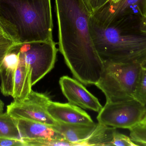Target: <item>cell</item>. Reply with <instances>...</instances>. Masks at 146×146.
Masks as SVG:
<instances>
[{
    "label": "cell",
    "instance_id": "obj_11",
    "mask_svg": "<svg viewBox=\"0 0 146 146\" xmlns=\"http://www.w3.org/2000/svg\"><path fill=\"white\" fill-rule=\"evenodd\" d=\"M50 116L57 123L66 124H94L91 117L80 107L70 103L50 101L48 108Z\"/></svg>",
    "mask_w": 146,
    "mask_h": 146
},
{
    "label": "cell",
    "instance_id": "obj_6",
    "mask_svg": "<svg viewBox=\"0 0 146 146\" xmlns=\"http://www.w3.org/2000/svg\"><path fill=\"white\" fill-rule=\"evenodd\" d=\"M54 40L19 43L17 49L30 67L33 86L54 67L58 49Z\"/></svg>",
    "mask_w": 146,
    "mask_h": 146
},
{
    "label": "cell",
    "instance_id": "obj_5",
    "mask_svg": "<svg viewBox=\"0 0 146 146\" xmlns=\"http://www.w3.org/2000/svg\"><path fill=\"white\" fill-rule=\"evenodd\" d=\"M146 15V0H119L109 1L92 15L103 25L139 26Z\"/></svg>",
    "mask_w": 146,
    "mask_h": 146
},
{
    "label": "cell",
    "instance_id": "obj_14",
    "mask_svg": "<svg viewBox=\"0 0 146 146\" xmlns=\"http://www.w3.org/2000/svg\"><path fill=\"white\" fill-rule=\"evenodd\" d=\"M97 123L93 124H66L59 123L54 128L60 132L71 146L79 145L92 133Z\"/></svg>",
    "mask_w": 146,
    "mask_h": 146
},
{
    "label": "cell",
    "instance_id": "obj_16",
    "mask_svg": "<svg viewBox=\"0 0 146 146\" xmlns=\"http://www.w3.org/2000/svg\"><path fill=\"white\" fill-rule=\"evenodd\" d=\"M19 43L11 31L0 19V69L8 53Z\"/></svg>",
    "mask_w": 146,
    "mask_h": 146
},
{
    "label": "cell",
    "instance_id": "obj_21",
    "mask_svg": "<svg viewBox=\"0 0 146 146\" xmlns=\"http://www.w3.org/2000/svg\"><path fill=\"white\" fill-rule=\"evenodd\" d=\"M25 146L21 139L0 138V146Z\"/></svg>",
    "mask_w": 146,
    "mask_h": 146
},
{
    "label": "cell",
    "instance_id": "obj_20",
    "mask_svg": "<svg viewBox=\"0 0 146 146\" xmlns=\"http://www.w3.org/2000/svg\"><path fill=\"white\" fill-rule=\"evenodd\" d=\"M138 146L131 139L130 137L117 131H114L110 146Z\"/></svg>",
    "mask_w": 146,
    "mask_h": 146
},
{
    "label": "cell",
    "instance_id": "obj_7",
    "mask_svg": "<svg viewBox=\"0 0 146 146\" xmlns=\"http://www.w3.org/2000/svg\"><path fill=\"white\" fill-rule=\"evenodd\" d=\"M146 112V106L133 99L106 103L97 118L101 124L129 130L141 122Z\"/></svg>",
    "mask_w": 146,
    "mask_h": 146
},
{
    "label": "cell",
    "instance_id": "obj_26",
    "mask_svg": "<svg viewBox=\"0 0 146 146\" xmlns=\"http://www.w3.org/2000/svg\"><path fill=\"white\" fill-rule=\"evenodd\" d=\"M141 123L146 124V112L145 116H144V117H143V119H142V121H141Z\"/></svg>",
    "mask_w": 146,
    "mask_h": 146
},
{
    "label": "cell",
    "instance_id": "obj_18",
    "mask_svg": "<svg viewBox=\"0 0 146 146\" xmlns=\"http://www.w3.org/2000/svg\"><path fill=\"white\" fill-rule=\"evenodd\" d=\"M134 99L146 106V69L142 68L136 85Z\"/></svg>",
    "mask_w": 146,
    "mask_h": 146
},
{
    "label": "cell",
    "instance_id": "obj_2",
    "mask_svg": "<svg viewBox=\"0 0 146 146\" xmlns=\"http://www.w3.org/2000/svg\"><path fill=\"white\" fill-rule=\"evenodd\" d=\"M0 19L19 43L54 40L51 0H0Z\"/></svg>",
    "mask_w": 146,
    "mask_h": 146
},
{
    "label": "cell",
    "instance_id": "obj_19",
    "mask_svg": "<svg viewBox=\"0 0 146 146\" xmlns=\"http://www.w3.org/2000/svg\"><path fill=\"white\" fill-rule=\"evenodd\" d=\"M129 130V137L137 146H146V124L140 123Z\"/></svg>",
    "mask_w": 146,
    "mask_h": 146
},
{
    "label": "cell",
    "instance_id": "obj_1",
    "mask_svg": "<svg viewBox=\"0 0 146 146\" xmlns=\"http://www.w3.org/2000/svg\"><path fill=\"white\" fill-rule=\"evenodd\" d=\"M54 2L59 51L77 80L86 85H95L104 65L90 33L92 11L86 0Z\"/></svg>",
    "mask_w": 146,
    "mask_h": 146
},
{
    "label": "cell",
    "instance_id": "obj_22",
    "mask_svg": "<svg viewBox=\"0 0 146 146\" xmlns=\"http://www.w3.org/2000/svg\"><path fill=\"white\" fill-rule=\"evenodd\" d=\"M110 0H92V13L99 9L106 3H107Z\"/></svg>",
    "mask_w": 146,
    "mask_h": 146
},
{
    "label": "cell",
    "instance_id": "obj_24",
    "mask_svg": "<svg viewBox=\"0 0 146 146\" xmlns=\"http://www.w3.org/2000/svg\"><path fill=\"white\" fill-rule=\"evenodd\" d=\"M4 107V103L0 99V114L3 113Z\"/></svg>",
    "mask_w": 146,
    "mask_h": 146
},
{
    "label": "cell",
    "instance_id": "obj_12",
    "mask_svg": "<svg viewBox=\"0 0 146 146\" xmlns=\"http://www.w3.org/2000/svg\"><path fill=\"white\" fill-rule=\"evenodd\" d=\"M16 45L8 53L0 69V90L3 95L6 97H12L13 93L15 75L19 62Z\"/></svg>",
    "mask_w": 146,
    "mask_h": 146
},
{
    "label": "cell",
    "instance_id": "obj_25",
    "mask_svg": "<svg viewBox=\"0 0 146 146\" xmlns=\"http://www.w3.org/2000/svg\"><path fill=\"white\" fill-rule=\"evenodd\" d=\"M86 2L87 3V4H88L89 7H90L92 13V0H86Z\"/></svg>",
    "mask_w": 146,
    "mask_h": 146
},
{
    "label": "cell",
    "instance_id": "obj_17",
    "mask_svg": "<svg viewBox=\"0 0 146 146\" xmlns=\"http://www.w3.org/2000/svg\"><path fill=\"white\" fill-rule=\"evenodd\" d=\"M0 138L21 139L16 119L7 111L0 114Z\"/></svg>",
    "mask_w": 146,
    "mask_h": 146
},
{
    "label": "cell",
    "instance_id": "obj_3",
    "mask_svg": "<svg viewBox=\"0 0 146 146\" xmlns=\"http://www.w3.org/2000/svg\"><path fill=\"white\" fill-rule=\"evenodd\" d=\"M90 33L103 62L136 63L146 60V35L137 27L105 26L91 15Z\"/></svg>",
    "mask_w": 146,
    "mask_h": 146
},
{
    "label": "cell",
    "instance_id": "obj_27",
    "mask_svg": "<svg viewBox=\"0 0 146 146\" xmlns=\"http://www.w3.org/2000/svg\"><path fill=\"white\" fill-rule=\"evenodd\" d=\"M141 66L142 68L146 69V60L141 64Z\"/></svg>",
    "mask_w": 146,
    "mask_h": 146
},
{
    "label": "cell",
    "instance_id": "obj_13",
    "mask_svg": "<svg viewBox=\"0 0 146 146\" xmlns=\"http://www.w3.org/2000/svg\"><path fill=\"white\" fill-rule=\"evenodd\" d=\"M16 45L19 54V62L15 75L12 97L15 100H21L25 99L32 90L31 73L30 67L19 53Z\"/></svg>",
    "mask_w": 146,
    "mask_h": 146
},
{
    "label": "cell",
    "instance_id": "obj_9",
    "mask_svg": "<svg viewBox=\"0 0 146 146\" xmlns=\"http://www.w3.org/2000/svg\"><path fill=\"white\" fill-rule=\"evenodd\" d=\"M59 84L62 93L70 103L98 113L103 108L98 98L78 80L63 76L60 78Z\"/></svg>",
    "mask_w": 146,
    "mask_h": 146
},
{
    "label": "cell",
    "instance_id": "obj_10",
    "mask_svg": "<svg viewBox=\"0 0 146 146\" xmlns=\"http://www.w3.org/2000/svg\"><path fill=\"white\" fill-rule=\"evenodd\" d=\"M16 121L25 146L27 142L36 141L65 140L64 136L54 127L27 119H16Z\"/></svg>",
    "mask_w": 146,
    "mask_h": 146
},
{
    "label": "cell",
    "instance_id": "obj_15",
    "mask_svg": "<svg viewBox=\"0 0 146 146\" xmlns=\"http://www.w3.org/2000/svg\"><path fill=\"white\" fill-rule=\"evenodd\" d=\"M116 128L97 123L92 133L78 146H110L113 133Z\"/></svg>",
    "mask_w": 146,
    "mask_h": 146
},
{
    "label": "cell",
    "instance_id": "obj_8",
    "mask_svg": "<svg viewBox=\"0 0 146 146\" xmlns=\"http://www.w3.org/2000/svg\"><path fill=\"white\" fill-rule=\"evenodd\" d=\"M51 101L46 94L32 90L25 99L14 100L7 106V111L16 119H27L56 127L58 123L48 112Z\"/></svg>",
    "mask_w": 146,
    "mask_h": 146
},
{
    "label": "cell",
    "instance_id": "obj_4",
    "mask_svg": "<svg viewBox=\"0 0 146 146\" xmlns=\"http://www.w3.org/2000/svg\"><path fill=\"white\" fill-rule=\"evenodd\" d=\"M104 69L95 85L105 95L106 103L133 99L142 69L139 63L104 62Z\"/></svg>",
    "mask_w": 146,
    "mask_h": 146
},
{
    "label": "cell",
    "instance_id": "obj_23",
    "mask_svg": "<svg viewBox=\"0 0 146 146\" xmlns=\"http://www.w3.org/2000/svg\"><path fill=\"white\" fill-rule=\"evenodd\" d=\"M139 30L141 32L146 35V15L141 20L139 25Z\"/></svg>",
    "mask_w": 146,
    "mask_h": 146
}]
</instances>
